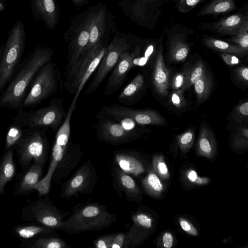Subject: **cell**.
I'll return each instance as SVG.
<instances>
[{
	"instance_id": "obj_32",
	"label": "cell",
	"mask_w": 248,
	"mask_h": 248,
	"mask_svg": "<svg viewBox=\"0 0 248 248\" xmlns=\"http://www.w3.org/2000/svg\"><path fill=\"white\" fill-rule=\"evenodd\" d=\"M205 67L202 61H199L194 66L187 70L185 84L182 88L183 91L189 88L200 78Z\"/></svg>"
},
{
	"instance_id": "obj_9",
	"label": "cell",
	"mask_w": 248,
	"mask_h": 248,
	"mask_svg": "<svg viewBox=\"0 0 248 248\" xmlns=\"http://www.w3.org/2000/svg\"><path fill=\"white\" fill-rule=\"evenodd\" d=\"M131 44L124 37H115L99 64L96 71L86 89L85 94H89L94 92L100 85L108 74L118 62L122 53L129 50Z\"/></svg>"
},
{
	"instance_id": "obj_46",
	"label": "cell",
	"mask_w": 248,
	"mask_h": 248,
	"mask_svg": "<svg viewBox=\"0 0 248 248\" xmlns=\"http://www.w3.org/2000/svg\"><path fill=\"white\" fill-rule=\"evenodd\" d=\"M236 114L241 118H247L248 116V102L246 101L237 107Z\"/></svg>"
},
{
	"instance_id": "obj_48",
	"label": "cell",
	"mask_w": 248,
	"mask_h": 248,
	"mask_svg": "<svg viewBox=\"0 0 248 248\" xmlns=\"http://www.w3.org/2000/svg\"><path fill=\"white\" fill-rule=\"evenodd\" d=\"M158 171L162 175L168 174L169 171L166 164L164 162H160L157 165Z\"/></svg>"
},
{
	"instance_id": "obj_28",
	"label": "cell",
	"mask_w": 248,
	"mask_h": 248,
	"mask_svg": "<svg viewBox=\"0 0 248 248\" xmlns=\"http://www.w3.org/2000/svg\"><path fill=\"white\" fill-rule=\"evenodd\" d=\"M194 85L199 102L204 101L209 96L212 88L211 79L207 75L205 68Z\"/></svg>"
},
{
	"instance_id": "obj_25",
	"label": "cell",
	"mask_w": 248,
	"mask_h": 248,
	"mask_svg": "<svg viewBox=\"0 0 248 248\" xmlns=\"http://www.w3.org/2000/svg\"><path fill=\"white\" fill-rule=\"evenodd\" d=\"M204 43L213 49L238 56H245L248 52L236 44L233 45L214 38H205Z\"/></svg>"
},
{
	"instance_id": "obj_15",
	"label": "cell",
	"mask_w": 248,
	"mask_h": 248,
	"mask_svg": "<svg viewBox=\"0 0 248 248\" xmlns=\"http://www.w3.org/2000/svg\"><path fill=\"white\" fill-rule=\"evenodd\" d=\"M112 176L114 187L119 195L123 192L129 201H136L139 197L140 190L134 179L120 169L114 163L112 167Z\"/></svg>"
},
{
	"instance_id": "obj_16",
	"label": "cell",
	"mask_w": 248,
	"mask_h": 248,
	"mask_svg": "<svg viewBox=\"0 0 248 248\" xmlns=\"http://www.w3.org/2000/svg\"><path fill=\"white\" fill-rule=\"evenodd\" d=\"M90 30V19H89L77 31L70 44L67 59V67L75 64L82 55L88 43Z\"/></svg>"
},
{
	"instance_id": "obj_41",
	"label": "cell",
	"mask_w": 248,
	"mask_h": 248,
	"mask_svg": "<svg viewBox=\"0 0 248 248\" xmlns=\"http://www.w3.org/2000/svg\"><path fill=\"white\" fill-rule=\"evenodd\" d=\"M194 138V133L192 130H188L181 135L179 137L180 144L184 146L189 145Z\"/></svg>"
},
{
	"instance_id": "obj_42",
	"label": "cell",
	"mask_w": 248,
	"mask_h": 248,
	"mask_svg": "<svg viewBox=\"0 0 248 248\" xmlns=\"http://www.w3.org/2000/svg\"><path fill=\"white\" fill-rule=\"evenodd\" d=\"M235 77L240 81L247 84L248 81V68L247 66H241L236 69Z\"/></svg>"
},
{
	"instance_id": "obj_40",
	"label": "cell",
	"mask_w": 248,
	"mask_h": 248,
	"mask_svg": "<svg viewBox=\"0 0 248 248\" xmlns=\"http://www.w3.org/2000/svg\"><path fill=\"white\" fill-rule=\"evenodd\" d=\"M182 90H178L173 92L170 96L171 103L177 108H181L185 105Z\"/></svg>"
},
{
	"instance_id": "obj_49",
	"label": "cell",
	"mask_w": 248,
	"mask_h": 248,
	"mask_svg": "<svg viewBox=\"0 0 248 248\" xmlns=\"http://www.w3.org/2000/svg\"><path fill=\"white\" fill-rule=\"evenodd\" d=\"M188 179L192 182H197L198 177L197 174L195 170H190L187 174Z\"/></svg>"
},
{
	"instance_id": "obj_45",
	"label": "cell",
	"mask_w": 248,
	"mask_h": 248,
	"mask_svg": "<svg viewBox=\"0 0 248 248\" xmlns=\"http://www.w3.org/2000/svg\"><path fill=\"white\" fill-rule=\"evenodd\" d=\"M221 57L224 62L230 65H235L240 62L239 59L235 55L231 54L222 53Z\"/></svg>"
},
{
	"instance_id": "obj_7",
	"label": "cell",
	"mask_w": 248,
	"mask_h": 248,
	"mask_svg": "<svg viewBox=\"0 0 248 248\" xmlns=\"http://www.w3.org/2000/svg\"><path fill=\"white\" fill-rule=\"evenodd\" d=\"M45 127L24 130L21 139L16 144L20 163L27 167L33 160L34 164L44 166L48 151V142Z\"/></svg>"
},
{
	"instance_id": "obj_35",
	"label": "cell",
	"mask_w": 248,
	"mask_h": 248,
	"mask_svg": "<svg viewBox=\"0 0 248 248\" xmlns=\"http://www.w3.org/2000/svg\"><path fill=\"white\" fill-rule=\"evenodd\" d=\"M143 183L146 188L160 192L163 189V186L157 176L154 173H149Z\"/></svg>"
},
{
	"instance_id": "obj_22",
	"label": "cell",
	"mask_w": 248,
	"mask_h": 248,
	"mask_svg": "<svg viewBox=\"0 0 248 248\" xmlns=\"http://www.w3.org/2000/svg\"><path fill=\"white\" fill-rule=\"evenodd\" d=\"M90 19L89 39L83 54L91 50L101 41L105 29V11L103 9H100L92 15Z\"/></svg>"
},
{
	"instance_id": "obj_8",
	"label": "cell",
	"mask_w": 248,
	"mask_h": 248,
	"mask_svg": "<svg viewBox=\"0 0 248 248\" xmlns=\"http://www.w3.org/2000/svg\"><path fill=\"white\" fill-rule=\"evenodd\" d=\"M70 212L58 209L48 198L33 202L22 211L24 219L37 222L44 226L60 230L64 218L69 216Z\"/></svg>"
},
{
	"instance_id": "obj_39",
	"label": "cell",
	"mask_w": 248,
	"mask_h": 248,
	"mask_svg": "<svg viewBox=\"0 0 248 248\" xmlns=\"http://www.w3.org/2000/svg\"><path fill=\"white\" fill-rule=\"evenodd\" d=\"M154 47L153 45H150L146 49L144 57H135L133 60V64L135 66H143L147 62L150 55L153 53Z\"/></svg>"
},
{
	"instance_id": "obj_18",
	"label": "cell",
	"mask_w": 248,
	"mask_h": 248,
	"mask_svg": "<svg viewBox=\"0 0 248 248\" xmlns=\"http://www.w3.org/2000/svg\"><path fill=\"white\" fill-rule=\"evenodd\" d=\"M169 71L165 65L162 47L160 46L152 75L154 88L157 94L165 96L168 93Z\"/></svg>"
},
{
	"instance_id": "obj_38",
	"label": "cell",
	"mask_w": 248,
	"mask_h": 248,
	"mask_svg": "<svg viewBox=\"0 0 248 248\" xmlns=\"http://www.w3.org/2000/svg\"><path fill=\"white\" fill-rule=\"evenodd\" d=\"M203 0H180L178 9L181 12H187Z\"/></svg>"
},
{
	"instance_id": "obj_30",
	"label": "cell",
	"mask_w": 248,
	"mask_h": 248,
	"mask_svg": "<svg viewBox=\"0 0 248 248\" xmlns=\"http://www.w3.org/2000/svg\"><path fill=\"white\" fill-rule=\"evenodd\" d=\"M227 40L234 43L246 51H248V19H246L242 24L232 38Z\"/></svg>"
},
{
	"instance_id": "obj_14",
	"label": "cell",
	"mask_w": 248,
	"mask_h": 248,
	"mask_svg": "<svg viewBox=\"0 0 248 248\" xmlns=\"http://www.w3.org/2000/svg\"><path fill=\"white\" fill-rule=\"evenodd\" d=\"M83 152L80 144L70 141L62 160L58 163L52 179L57 183L68 175L80 161Z\"/></svg>"
},
{
	"instance_id": "obj_17",
	"label": "cell",
	"mask_w": 248,
	"mask_h": 248,
	"mask_svg": "<svg viewBox=\"0 0 248 248\" xmlns=\"http://www.w3.org/2000/svg\"><path fill=\"white\" fill-rule=\"evenodd\" d=\"M113 160L120 169L127 174L137 176L145 170L143 163L134 151L123 150L115 152Z\"/></svg>"
},
{
	"instance_id": "obj_43",
	"label": "cell",
	"mask_w": 248,
	"mask_h": 248,
	"mask_svg": "<svg viewBox=\"0 0 248 248\" xmlns=\"http://www.w3.org/2000/svg\"><path fill=\"white\" fill-rule=\"evenodd\" d=\"M179 223L182 229L188 234L197 235V231L193 225L187 220L181 218Z\"/></svg>"
},
{
	"instance_id": "obj_11",
	"label": "cell",
	"mask_w": 248,
	"mask_h": 248,
	"mask_svg": "<svg viewBox=\"0 0 248 248\" xmlns=\"http://www.w3.org/2000/svg\"><path fill=\"white\" fill-rule=\"evenodd\" d=\"M95 117L97 122L93 127L97 139L101 142L119 145L131 142L138 136V133L127 130L119 122L99 112Z\"/></svg>"
},
{
	"instance_id": "obj_5",
	"label": "cell",
	"mask_w": 248,
	"mask_h": 248,
	"mask_svg": "<svg viewBox=\"0 0 248 248\" xmlns=\"http://www.w3.org/2000/svg\"><path fill=\"white\" fill-rule=\"evenodd\" d=\"M66 114L62 100L53 98L45 107L29 111L19 109L12 124L21 128L50 127L55 131L62 124Z\"/></svg>"
},
{
	"instance_id": "obj_21",
	"label": "cell",
	"mask_w": 248,
	"mask_h": 248,
	"mask_svg": "<svg viewBox=\"0 0 248 248\" xmlns=\"http://www.w3.org/2000/svg\"><path fill=\"white\" fill-rule=\"evenodd\" d=\"M144 85V76L140 73L138 74L120 93L118 97V102L125 106H132L135 103Z\"/></svg>"
},
{
	"instance_id": "obj_44",
	"label": "cell",
	"mask_w": 248,
	"mask_h": 248,
	"mask_svg": "<svg viewBox=\"0 0 248 248\" xmlns=\"http://www.w3.org/2000/svg\"><path fill=\"white\" fill-rule=\"evenodd\" d=\"M125 235L122 232L114 234L111 248H122L124 242Z\"/></svg>"
},
{
	"instance_id": "obj_12",
	"label": "cell",
	"mask_w": 248,
	"mask_h": 248,
	"mask_svg": "<svg viewBox=\"0 0 248 248\" xmlns=\"http://www.w3.org/2000/svg\"><path fill=\"white\" fill-rule=\"evenodd\" d=\"M99 112L109 117L120 116L129 118L140 125H159L165 123L163 118L155 111L135 109L119 104L104 106Z\"/></svg>"
},
{
	"instance_id": "obj_51",
	"label": "cell",
	"mask_w": 248,
	"mask_h": 248,
	"mask_svg": "<svg viewBox=\"0 0 248 248\" xmlns=\"http://www.w3.org/2000/svg\"><path fill=\"white\" fill-rule=\"evenodd\" d=\"M137 0L140 1V2H141L142 3H143V4H148V3H151L152 2H153V1H154L155 0Z\"/></svg>"
},
{
	"instance_id": "obj_2",
	"label": "cell",
	"mask_w": 248,
	"mask_h": 248,
	"mask_svg": "<svg viewBox=\"0 0 248 248\" xmlns=\"http://www.w3.org/2000/svg\"><path fill=\"white\" fill-rule=\"evenodd\" d=\"M116 219L117 217L110 213L102 204L79 203L74 207L68 217L62 221L60 230L70 234L100 231L109 227Z\"/></svg>"
},
{
	"instance_id": "obj_47",
	"label": "cell",
	"mask_w": 248,
	"mask_h": 248,
	"mask_svg": "<svg viewBox=\"0 0 248 248\" xmlns=\"http://www.w3.org/2000/svg\"><path fill=\"white\" fill-rule=\"evenodd\" d=\"M164 247L166 248H170L173 245V236L171 233L166 232L164 234L163 238Z\"/></svg>"
},
{
	"instance_id": "obj_13",
	"label": "cell",
	"mask_w": 248,
	"mask_h": 248,
	"mask_svg": "<svg viewBox=\"0 0 248 248\" xmlns=\"http://www.w3.org/2000/svg\"><path fill=\"white\" fill-rule=\"evenodd\" d=\"M136 55V49L133 52L127 50L122 53L108 79L104 95H110L122 86L127 78L128 73L134 67L133 60Z\"/></svg>"
},
{
	"instance_id": "obj_52",
	"label": "cell",
	"mask_w": 248,
	"mask_h": 248,
	"mask_svg": "<svg viewBox=\"0 0 248 248\" xmlns=\"http://www.w3.org/2000/svg\"><path fill=\"white\" fill-rule=\"evenodd\" d=\"M4 45L2 44L1 46L0 47V60L2 55V54L3 53V51L4 49Z\"/></svg>"
},
{
	"instance_id": "obj_36",
	"label": "cell",
	"mask_w": 248,
	"mask_h": 248,
	"mask_svg": "<svg viewBox=\"0 0 248 248\" xmlns=\"http://www.w3.org/2000/svg\"><path fill=\"white\" fill-rule=\"evenodd\" d=\"M114 234L103 235L95 240L94 246L96 248H111Z\"/></svg>"
},
{
	"instance_id": "obj_1",
	"label": "cell",
	"mask_w": 248,
	"mask_h": 248,
	"mask_svg": "<svg viewBox=\"0 0 248 248\" xmlns=\"http://www.w3.org/2000/svg\"><path fill=\"white\" fill-rule=\"evenodd\" d=\"M53 53L50 48H36L26 59L12 81L0 93V106L19 108L26 97L28 88L42 66L52 60Z\"/></svg>"
},
{
	"instance_id": "obj_10",
	"label": "cell",
	"mask_w": 248,
	"mask_h": 248,
	"mask_svg": "<svg viewBox=\"0 0 248 248\" xmlns=\"http://www.w3.org/2000/svg\"><path fill=\"white\" fill-rule=\"evenodd\" d=\"M97 179V173L92 161L87 160L69 179L63 184L60 196L68 200L78 193L91 194Z\"/></svg>"
},
{
	"instance_id": "obj_20",
	"label": "cell",
	"mask_w": 248,
	"mask_h": 248,
	"mask_svg": "<svg viewBox=\"0 0 248 248\" xmlns=\"http://www.w3.org/2000/svg\"><path fill=\"white\" fill-rule=\"evenodd\" d=\"M32 7L36 15L50 29L57 22V11L54 0H32Z\"/></svg>"
},
{
	"instance_id": "obj_29",
	"label": "cell",
	"mask_w": 248,
	"mask_h": 248,
	"mask_svg": "<svg viewBox=\"0 0 248 248\" xmlns=\"http://www.w3.org/2000/svg\"><path fill=\"white\" fill-rule=\"evenodd\" d=\"M32 248H70L64 240L58 237H46L38 239L30 246Z\"/></svg>"
},
{
	"instance_id": "obj_23",
	"label": "cell",
	"mask_w": 248,
	"mask_h": 248,
	"mask_svg": "<svg viewBox=\"0 0 248 248\" xmlns=\"http://www.w3.org/2000/svg\"><path fill=\"white\" fill-rule=\"evenodd\" d=\"M189 51V46L182 34H175L171 37L169 49V58L170 61L179 62L184 61Z\"/></svg>"
},
{
	"instance_id": "obj_6",
	"label": "cell",
	"mask_w": 248,
	"mask_h": 248,
	"mask_svg": "<svg viewBox=\"0 0 248 248\" xmlns=\"http://www.w3.org/2000/svg\"><path fill=\"white\" fill-rule=\"evenodd\" d=\"M62 84L56 63L52 60L40 69L33 79L31 89L19 109L37 105L56 93Z\"/></svg>"
},
{
	"instance_id": "obj_37",
	"label": "cell",
	"mask_w": 248,
	"mask_h": 248,
	"mask_svg": "<svg viewBox=\"0 0 248 248\" xmlns=\"http://www.w3.org/2000/svg\"><path fill=\"white\" fill-rule=\"evenodd\" d=\"M187 70L177 73L174 76L171 84L172 88L174 90H178L183 87L186 81Z\"/></svg>"
},
{
	"instance_id": "obj_31",
	"label": "cell",
	"mask_w": 248,
	"mask_h": 248,
	"mask_svg": "<svg viewBox=\"0 0 248 248\" xmlns=\"http://www.w3.org/2000/svg\"><path fill=\"white\" fill-rule=\"evenodd\" d=\"M16 233L23 238H30L38 234L52 232V228L46 226H27L16 228Z\"/></svg>"
},
{
	"instance_id": "obj_3",
	"label": "cell",
	"mask_w": 248,
	"mask_h": 248,
	"mask_svg": "<svg viewBox=\"0 0 248 248\" xmlns=\"http://www.w3.org/2000/svg\"><path fill=\"white\" fill-rule=\"evenodd\" d=\"M108 46L100 41L83 54L72 67L66 69L64 87L68 92L74 95L73 100L77 101L86 83L96 70Z\"/></svg>"
},
{
	"instance_id": "obj_19",
	"label": "cell",
	"mask_w": 248,
	"mask_h": 248,
	"mask_svg": "<svg viewBox=\"0 0 248 248\" xmlns=\"http://www.w3.org/2000/svg\"><path fill=\"white\" fill-rule=\"evenodd\" d=\"M248 19L247 16L238 13L221 19L206 26L207 30L220 35H234L242 24Z\"/></svg>"
},
{
	"instance_id": "obj_26",
	"label": "cell",
	"mask_w": 248,
	"mask_h": 248,
	"mask_svg": "<svg viewBox=\"0 0 248 248\" xmlns=\"http://www.w3.org/2000/svg\"><path fill=\"white\" fill-rule=\"evenodd\" d=\"M234 0H212L198 13L199 16L229 12L235 8Z\"/></svg>"
},
{
	"instance_id": "obj_27",
	"label": "cell",
	"mask_w": 248,
	"mask_h": 248,
	"mask_svg": "<svg viewBox=\"0 0 248 248\" xmlns=\"http://www.w3.org/2000/svg\"><path fill=\"white\" fill-rule=\"evenodd\" d=\"M43 168L42 165L33 164L23 177L19 185V192H24L33 189L34 186L40 180Z\"/></svg>"
},
{
	"instance_id": "obj_24",
	"label": "cell",
	"mask_w": 248,
	"mask_h": 248,
	"mask_svg": "<svg viewBox=\"0 0 248 248\" xmlns=\"http://www.w3.org/2000/svg\"><path fill=\"white\" fill-rule=\"evenodd\" d=\"M15 173L13 151L9 150L3 155L0 163V195L3 193L5 185L13 177Z\"/></svg>"
},
{
	"instance_id": "obj_33",
	"label": "cell",
	"mask_w": 248,
	"mask_h": 248,
	"mask_svg": "<svg viewBox=\"0 0 248 248\" xmlns=\"http://www.w3.org/2000/svg\"><path fill=\"white\" fill-rule=\"evenodd\" d=\"M24 132V130L22 128L12 124L7 132L5 149H8L16 145L22 138Z\"/></svg>"
},
{
	"instance_id": "obj_34",
	"label": "cell",
	"mask_w": 248,
	"mask_h": 248,
	"mask_svg": "<svg viewBox=\"0 0 248 248\" xmlns=\"http://www.w3.org/2000/svg\"><path fill=\"white\" fill-rule=\"evenodd\" d=\"M210 136L211 133L208 127L205 125L202 126L200 130L199 146L200 150L206 154L210 153L212 150Z\"/></svg>"
},
{
	"instance_id": "obj_50",
	"label": "cell",
	"mask_w": 248,
	"mask_h": 248,
	"mask_svg": "<svg viewBox=\"0 0 248 248\" xmlns=\"http://www.w3.org/2000/svg\"><path fill=\"white\" fill-rule=\"evenodd\" d=\"M5 9V4L3 1L0 0V12H1Z\"/></svg>"
},
{
	"instance_id": "obj_4",
	"label": "cell",
	"mask_w": 248,
	"mask_h": 248,
	"mask_svg": "<svg viewBox=\"0 0 248 248\" xmlns=\"http://www.w3.org/2000/svg\"><path fill=\"white\" fill-rule=\"evenodd\" d=\"M24 23L17 20L4 45L0 60V94L10 82L19 64L25 45Z\"/></svg>"
}]
</instances>
